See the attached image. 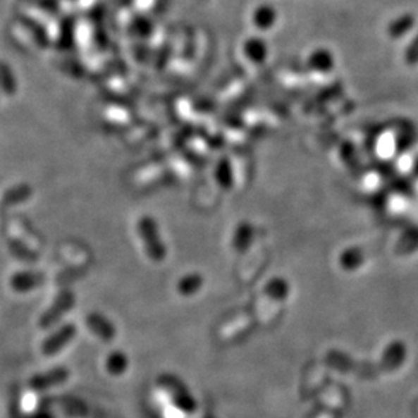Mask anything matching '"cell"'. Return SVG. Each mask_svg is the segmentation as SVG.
<instances>
[{"mask_svg": "<svg viewBox=\"0 0 418 418\" xmlns=\"http://www.w3.org/2000/svg\"><path fill=\"white\" fill-rule=\"evenodd\" d=\"M204 284V278L199 273H190L182 277L178 283V291L185 296H192L200 291Z\"/></svg>", "mask_w": 418, "mask_h": 418, "instance_id": "cell-3", "label": "cell"}, {"mask_svg": "<svg viewBox=\"0 0 418 418\" xmlns=\"http://www.w3.org/2000/svg\"><path fill=\"white\" fill-rule=\"evenodd\" d=\"M416 23V18L412 14H403L395 20H393L388 26V36L391 38H400V37L407 35Z\"/></svg>", "mask_w": 418, "mask_h": 418, "instance_id": "cell-2", "label": "cell"}, {"mask_svg": "<svg viewBox=\"0 0 418 418\" xmlns=\"http://www.w3.org/2000/svg\"><path fill=\"white\" fill-rule=\"evenodd\" d=\"M252 227L247 224V223H243L239 226V228L237 230V234L234 238V246L238 250H245L246 247H249L250 245V240H252Z\"/></svg>", "mask_w": 418, "mask_h": 418, "instance_id": "cell-5", "label": "cell"}, {"mask_svg": "<svg viewBox=\"0 0 418 418\" xmlns=\"http://www.w3.org/2000/svg\"><path fill=\"white\" fill-rule=\"evenodd\" d=\"M407 59L409 60H413V61H416L418 59V35L413 39V42L410 44V47L407 49Z\"/></svg>", "mask_w": 418, "mask_h": 418, "instance_id": "cell-8", "label": "cell"}, {"mask_svg": "<svg viewBox=\"0 0 418 418\" xmlns=\"http://www.w3.org/2000/svg\"><path fill=\"white\" fill-rule=\"evenodd\" d=\"M265 292H266L269 296H273V297L284 299V297L288 296L290 287H288V283L284 281L283 278H274V280H272V281L268 284V287H266Z\"/></svg>", "mask_w": 418, "mask_h": 418, "instance_id": "cell-7", "label": "cell"}, {"mask_svg": "<svg viewBox=\"0 0 418 418\" xmlns=\"http://www.w3.org/2000/svg\"><path fill=\"white\" fill-rule=\"evenodd\" d=\"M137 231L148 258L155 262L164 261L167 255V249L164 246L158 223L151 216H143L137 224Z\"/></svg>", "mask_w": 418, "mask_h": 418, "instance_id": "cell-1", "label": "cell"}, {"mask_svg": "<svg viewBox=\"0 0 418 418\" xmlns=\"http://www.w3.org/2000/svg\"><path fill=\"white\" fill-rule=\"evenodd\" d=\"M216 180L224 189H230L233 185V168L230 164L224 159L219 162L218 168H216Z\"/></svg>", "mask_w": 418, "mask_h": 418, "instance_id": "cell-6", "label": "cell"}, {"mask_svg": "<svg viewBox=\"0 0 418 418\" xmlns=\"http://www.w3.org/2000/svg\"><path fill=\"white\" fill-rule=\"evenodd\" d=\"M39 280L41 278L36 276L35 273H18L17 276L13 277L11 287L18 292L30 291L32 288L37 287Z\"/></svg>", "mask_w": 418, "mask_h": 418, "instance_id": "cell-4", "label": "cell"}]
</instances>
